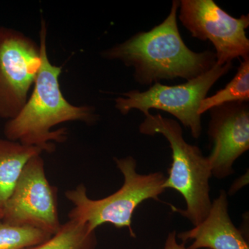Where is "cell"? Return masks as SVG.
I'll return each mask as SVG.
<instances>
[{
  "mask_svg": "<svg viewBox=\"0 0 249 249\" xmlns=\"http://www.w3.org/2000/svg\"><path fill=\"white\" fill-rule=\"evenodd\" d=\"M179 4L174 0L163 22L104 51L103 58L132 67L134 80L142 85L151 86L162 80L178 78L188 81L209 71L216 64L215 53H198L187 47L177 19Z\"/></svg>",
  "mask_w": 249,
  "mask_h": 249,
  "instance_id": "obj_1",
  "label": "cell"
},
{
  "mask_svg": "<svg viewBox=\"0 0 249 249\" xmlns=\"http://www.w3.org/2000/svg\"><path fill=\"white\" fill-rule=\"evenodd\" d=\"M47 37V24L42 19L39 46L41 65L34 91L18 115L5 124L4 132L9 140L52 153L55 150L53 142H63L67 139L66 129L53 131V127L69 121L93 124L98 120V115L93 107L73 106L65 99L59 83L62 67L49 60Z\"/></svg>",
  "mask_w": 249,
  "mask_h": 249,
  "instance_id": "obj_2",
  "label": "cell"
},
{
  "mask_svg": "<svg viewBox=\"0 0 249 249\" xmlns=\"http://www.w3.org/2000/svg\"><path fill=\"white\" fill-rule=\"evenodd\" d=\"M145 117L139 125L140 133L148 136L162 134L172 150L173 162L164 188L179 193L186 204V209L173 207V210L196 227L207 217L212 204L209 184L212 173L209 159L203 155L199 147L185 141L178 121L160 114H150Z\"/></svg>",
  "mask_w": 249,
  "mask_h": 249,
  "instance_id": "obj_3",
  "label": "cell"
},
{
  "mask_svg": "<svg viewBox=\"0 0 249 249\" xmlns=\"http://www.w3.org/2000/svg\"><path fill=\"white\" fill-rule=\"evenodd\" d=\"M114 160L124 178L120 189L96 200L90 199L83 184L66 191L67 199L73 205L69 213V219L85 223L93 231L106 223L117 229L127 228L130 235L135 237L132 228L134 211L147 199L159 200V196L165 191L164 183L167 178L160 172L139 174L137 160L130 156Z\"/></svg>",
  "mask_w": 249,
  "mask_h": 249,
  "instance_id": "obj_4",
  "label": "cell"
},
{
  "mask_svg": "<svg viewBox=\"0 0 249 249\" xmlns=\"http://www.w3.org/2000/svg\"><path fill=\"white\" fill-rule=\"evenodd\" d=\"M231 63L214 65L201 76L188 80L183 84L162 85L156 83L145 91L131 90L115 100V107L123 115L132 109H138L146 116L151 109L169 113L191 130L195 139L201 136V115L199 109L201 101L218 80L231 70Z\"/></svg>",
  "mask_w": 249,
  "mask_h": 249,
  "instance_id": "obj_5",
  "label": "cell"
},
{
  "mask_svg": "<svg viewBox=\"0 0 249 249\" xmlns=\"http://www.w3.org/2000/svg\"><path fill=\"white\" fill-rule=\"evenodd\" d=\"M2 220L11 225L30 227L54 235L61 227L58 188L49 183L41 155L24 165L9 199Z\"/></svg>",
  "mask_w": 249,
  "mask_h": 249,
  "instance_id": "obj_6",
  "label": "cell"
},
{
  "mask_svg": "<svg viewBox=\"0 0 249 249\" xmlns=\"http://www.w3.org/2000/svg\"><path fill=\"white\" fill-rule=\"evenodd\" d=\"M179 3L181 24L193 37L211 42L215 48L217 65L249 58V40L246 34L249 14L232 17L213 0H181Z\"/></svg>",
  "mask_w": 249,
  "mask_h": 249,
  "instance_id": "obj_7",
  "label": "cell"
},
{
  "mask_svg": "<svg viewBox=\"0 0 249 249\" xmlns=\"http://www.w3.org/2000/svg\"><path fill=\"white\" fill-rule=\"evenodd\" d=\"M40 65V47L34 41L0 27V118L9 121L22 109Z\"/></svg>",
  "mask_w": 249,
  "mask_h": 249,
  "instance_id": "obj_8",
  "label": "cell"
},
{
  "mask_svg": "<svg viewBox=\"0 0 249 249\" xmlns=\"http://www.w3.org/2000/svg\"><path fill=\"white\" fill-rule=\"evenodd\" d=\"M209 111L208 133L213 146L208 159L212 176L222 179L233 174L235 160L249 150V104L226 103Z\"/></svg>",
  "mask_w": 249,
  "mask_h": 249,
  "instance_id": "obj_9",
  "label": "cell"
},
{
  "mask_svg": "<svg viewBox=\"0 0 249 249\" xmlns=\"http://www.w3.org/2000/svg\"><path fill=\"white\" fill-rule=\"evenodd\" d=\"M187 249H249L248 242L240 229L232 223L229 214L227 192L221 191L211 204L206 219L199 225L177 235Z\"/></svg>",
  "mask_w": 249,
  "mask_h": 249,
  "instance_id": "obj_10",
  "label": "cell"
},
{
  "mask_svg": "<svg viewBox=\"0 0 249 249\" xmlns=\"http://www.w3.org/2000/svg\"><path fill=\"white\" fill-rule=\"evenodd\" d=\"M38 147L0 139V206L3 208L14 190L23 168L31 157L42 155Z\"/></svg>",
  "mask_w": 249,
  "mask_h": 249,
  "instance_id": "obj_11",
  "label": "cell"
},
{
  "mask_svg": "<svg viewBox=\"0 0 249 249\" xmlns=\"http://www.w3.org/2000/svg\"><path fill=\"white\" fill-rule=\"evenodd\" d=\"M97 245L96 231L85 223L69 219L49 240L26 249H96Z\"/></svg>",
  "mask_w": 249,
  "mask_h": 249,
  "instance_id": "obj_12",
  "label": "cell"
},
{
  "mask_svg": "<svg viewBox=\"0 0 249 249\" xmlns=\"http://www.w3.org/2000/svg\"><path fill=\"white\" fill-rule=\"evenodd\" d=\"M249 101V58L242 59L235 76L224 89L201 101L199 114L226 103Z\"/></svg>",
  "mask_w": 249,
  "mask_h": 249,
  "instance_id": "obj_13",
  "label": "cell"
},
{
  "mask_svg": "<svg viewBox=\"0 0 249 249\" xmlns=\"http://www.w3.org/2000/svg\"><path fill=\"white\" fill-rule=\"evenodd\" d=\"M52 235L30 227L0 221V249H26L49 240Z\"/></svg>",
  "mask_w": 249,
  "mask_h": 249,
  "instance_id": "obj_14",
  "label": "cell"
},
{
  "mask_svg": "<svg viewBox=\"0 0 249 249\" xmlns=\"http://www.w3.org/2000/svg\"><path fill=\"white\" fill-rule=\"evenodd\" d=\"M163 249H187V248L185 247L184 243H178L177 241V231H173L168 234Z\"/></svg>",
  "mask_w": 249,
  "mask_h": 249,
  "instance_id": "obj_15",
  "label": "cell"
},
{
  "mask_svg": "<svg viewBox=\"0 0 249 249\" xmlns=\"http://www.w3.org/2000/svg\"><path fill=\"white\" fill-rule=\"evenodd\" d=\"M3 216H4V211H3V208L0 206V221L2 220Z\"/></svg>",
  "mask_w": 249,
  "mask_h": 249,
  "instance_id": "obj_16",
  "label": "cell"
}]
</instances>
